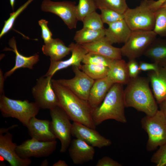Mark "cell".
Listing matches in <instances>:
<instances>
[{"instance_id":"1","label":"cell","mask_w":166,"mask_h":166,"mask_svg":"<svg viewBox=\"0 0 166 166\" xmlns=\"http://www.w3.org/2000/svg\"><path fill=\"white\" fill-rule=\"evenodd\" d=\"M53 88L57 96L58 106L73 122L96 129L92 117L93 110L88 101L79 98L68 89L52 80Z\"/></svg>"},{"instance_id":"2","label":"cell","mask_w":166,"mask_h":166,"mask_svg":"<svg viewBox=\"0 0 166 166\" xmlns=\"http://www.w3.org/2000/svg\"><path fill=\"white\" fill-rule=\"evenodd\" d=\"M148 77L138 76L131 79L124 90L125 107H132L151 116L158 110L157 103L149 87Z\"/></svg>"},{"instance_id":"3","label":"cell","mask_w":166,"mask_h":166,"mask_svg":"<svg viewBox=\"0 0 166 166\" xmlns=\"http://www.w3.org/2000/svg\"><path fill=\"white\" fill-rule=\"evenodd\" d=\"M124 90L123 85L114 84L101 104L93 109L92 117L96 126L109 119L123 123H127Z\"/></svg>"},{"instance_id":"4","label":"cell","mask_w":166,"mask_h":166,"mask_svg":"<svg viewBox=\"0 0 166 166\" xmlns=\"http://www.w3.org/2000/svg\"><path fill=\"white\" fill-rule=\"evenodd\" d=\"M40 109L35 102L10 99L4 94L0 95V110L2 116L17 119L26 127Z\"/></svg>"},{"instance_id":"5","label":"cell","mask_w":166,"mask_h":166,"mask_svg":"<svg viewBox=\"0 0 166 166\" xmlns=\"http://www.w3.org/2000/svg\"><path fill=\"white\" fill-rule=\"evenodd\" d=\"M154 0H143L138 6L128 8L124 13V20L132 30H153L155 10L152 7Z\"/></svg>"},{"instance_id":"6","label":"cell","mask_w":166,"mask_h":166,"mask_svg":"<svg viewBox=\"0 0 166 166\" xmlns=\"http://www.w3.org/2000/svg\"><path fill=\"white\" fill-rule=\"evenodd\" d=\"M141 123L142 128L148 135V151H153L166 143V118L160 110L152 116L144 117Z\"/></svg>"},{"instance_id":"7","label":"cell","mask_w":166,"mask_h":166,"mask_svg":"<svg viewBox=\"0 0 166 166\" xmlns=\"http://www.w3.org/2000/svg\"><path fill=\"white\" fill-rule=\"evenodd\" d=\"M157 35L153 30H132L128 40L120 48L122 55L129 60L144 55Z\"/></svg>"},{"instance_id":"8","label":"cell","mask_w":166,"mask_h":166,"mask_svg":"<svg viewBox=\"0 0 166 166\" xmlns=\"http://www.w3.org/2000/svg\"><path fill=\"white\" fill-rule=\"evenodd\" d=\"M49 110L51 131L61 142L60 152L64 153L69 148L71 141L72 124L67 114L59 106H57Z\"/></svg>"},{"instance_id":"9","label":"cell","mask_w":166,"mask_h":166,"mask_svg":"<svg viewBox=\"0 0 166 166\" xmlns=\"http://www.w3.org/2000/svg\"><path fill=\"white\" fill-rule=\"evenodd\" d=\"M52 77L44 75L37 80L32 89L35 102L40 109L49 110L58 106V99L53 88Z\"/></svg>"},{"instance_id":"10","label":"cell","mask_w":166,"mask_h":166,"mask_svg":"<svg viewBox=\"0 0 166 166\" xmlns=\"http://www.w3.org/2000/svg\"><path fill=\"white\" fill-rule=\"evenodd\" d=\"M76 8V2L70 1L53 2L50 0H43L41 5L42 11L57 15L70 30L76 28L78 21Z\"/></svg>"},{"instance_id":"11","label":"cell","mask_w":166,"mask_h":166,"mask_svg":"<svg viewBox=\"0 0 166 166\" xmlns=\"http://www.w3.org/2000/svg\"><path fill=\"white\" fill-rule=\"evenodd\" d=\"M57 141H43L34 138L26 140L18 145L16 152L18 155L23 159L31 157H46L52 154L55 150Z\"/></svg>"},{"instance_id":"12","label":"cell","mask_w":166,"mask_h":166,"mask_svg":"<svg viewBox=\"0 0 166 166\" xmlns=\"http://www.w3.org/2000/svg\"><path fill=\"white\" fill-rule=\"evenodd\" d=\"M75 76L70 79L56 80L60 84L65 87L79 98L88 101L91 89L95 81L76 66H72Z\"/></svg>"},{"instance_id":"13","label":"cell","mask_w":166,"mask_h":166,"mask_svg":"<svg viewBox=\"0 0 166 166\" xmlns=\"http://www.w3.org/2000/svg\"><path fill=\"white\" fill-rule=\"evenodd\" d=\"M72 135L81 139L94 147L101 148L110 145L112 142L101 135L95 129L78 123L73 122Z\"/></svg>"},{"instance_id":"14","label":"cell","mask_w":166,"mask_h":166,"mask_svg":"<svg viewBox=\"0 0 166 166\" xmlns=\"http://www.w3.org/2000/svg\"><path fill=\"white\" fill-rule=\"evenodd\" d=\"M17 145L12 141V134L8 131L4 135L0 133V155L11 166H28L31 164L30 158L20 157L16 152Z\"/></svg>"},{"instance_id":"15","label":"cell","mask_w":166,"mask_h":166,"mask_svg":"<svg viewBox=\"0 0 166 166\" xmlns=\"http://www.w3.org/2000/svg\"><path fill=\"white\" fill-rule=\"evenodd\" d=\"M71 48L72 54L70 57L64 61H50L49 69L44 75L52 77L58 71L69 66H76L80 68L81 62L84 56L88 53L87 50L81 45L72 42L69 45Z\"/></svg>"},{"instance_id":"16","label":"cell","mask_w":166,"mask_h":166,"mask_svg":"<svg viewBox=\"0 0 166 166\" xmlns=\"http://www.w3.org/2000/svg\"><path fill=\"white\" fill-rule=\"evenodd\" d=\"M68 151L73 163L76 164H82L93 160L95 153L94 147L77 138L71 140Z\"/></svg>"},{"instance_id":"17","label":"cell","mask_w":166,"mask_h":166,"mask_svg":"<svg viewBox=\"0 0 166 166\" xmlns=\"http://www.w3.org/2000/svg\"><path fill=\"white\" fill-rule=\"evenodd\" d=\"M50 121L48 120H40L36 117L30 120L27 127L31 138L43 141H50L57 139L52 132Z\"/></svg>"},{"instance_id":"18","label":"cell","mask_w":166,"mask_h":166,"mask_svg":"<svg viewBox=\"0 0 166 166\" xmlns=\"http://www.w3.org/2000/svg\"><path fill=\"white\" fill-rule=\"evenodd\" d=\"M105 29V39L110 44L125 43L132 32L124 19L108 25Z\"/></svg>"},{"instance_id":"19","label":"cell","mask_w":166,"mask_h":166,"mask_svg":"<svg viewBox=\"0 0 166 166\" xmlns=\"http://www.w3.org/2000/svg\"><path fill=\"white\" fill-rule=\"evenodd\" d=\"M8 44L11 49L6 48L4 50L11 51L15 53V64L13 68L5 73L4 76L5 79L10 76L18 69L27 68L33 69L34 65L39 60V56L37 53L30 57L25 56L21 54L17 49L16 41L14 37L9 40Z\"/></svg>"},{"instance_id":"20","label":"cell","mask_w":166,"mask_h":166,"mask_svg":"<svg viewBox=\"0 0 166 166\" xmlns=\"http://www.w3.org/2000/svg\"><path fill=\"white\" fill-rule=\"evenodd\" d=\"M81 45L88 53L98 54L114 59H121V48L113 46L106 41L105 37L98 41Z\"/></svg>"},{"instance_id":"21","label":"cell","mask_w":166,"mask_h":166,"mask_svg":"<svg viewBox=\"0 0 166 166\" xmlns=\"http://www.w3.org/2000/svg\"><path fill=\"white\" fill-rule=\"evenodd\" d=\"M148 76L154 97L159 104L166 99V66L160 67L156 72L149 71Z\"/></svg>"},{"instance_id":"22","label":"cell","mask_w":166,"mask_h":166,"mask_svg":"<svg viewBox=\"0 0 166 166\" xmlns=\"http://www.w3.org/2000/svg\"><path fill=\"white\" fill-rule=\"evenodd\" d=\"M114 84L107 77L95 80L90 90L88 100L93 109L101 104Z\"/></svg>"},{"instance_id":"23","label":"cell","mask_w":166,"mask_h":166,"mask_svg":"<svg viewBox=\"0 0 166 166\" xmlns=\"http://www.w3.org/2000/svg\"><path fill=\"white\" fill-rule=\"evenodd\" d=\"M42 49L44 54L50 57L51 61H58L68 55L71 49L69 46H66L61 40L53 38L43 45Z\"/></svg>"},{"instance_id":"24","label":"cell","mask_w":166,"mask_h":166,"mask_svg":"<svg viewBox=\"0 0 166 166\" xmlns=\"http://www.w3.org/2000/svg\"><path fill=\"white\" fill-rule=\"evenodd\" d=\"M144 55L160 67L166 66V38H156Z\"/></svg>"},{"instance_id":"25","label":"cell","mask_w":166,"mask_h":166,"mask_svg":"<svg viewBox=\"0 0 166 166\" xmlns=\"http://www.w3.org/2000/svg\"><path fill=\"white\" fill-rule=\"evenodd\" d=\"M107 77L114 84H127L131 79L127 63L122 59H114L109 67Z\"/></svg>"},{"instance_id":"26","label":"cell","mask_w":166,"mask_h":166,"mask_svg":"<svg viewBox=\"0 0 166 166\" xmlns=\"http://www.w3.org/2000/svg\"><path fill=\"white\" fill-rule=\"evenodd\" d=\"M105 29L94 30L83 27L76 32L73 40L80 45L98 41L105 37Z\"/></svg>"},{"instance_id":"27","label":"cell","mask_w":166,"mask_h":166,"mask_svg":"<svg viewBox=\"0 0 166 166\" xmlns=\"http://www.w3.org/2000/svg\"><path fill=\"white\" fill-rule=\"evenodd\" d=\"M80 69L90 77L95 80L107 77L109 67L92 64H84Z\"/></svg>"},{"instance_id":"28","label":"cell","mask_w":166,"mask_h":166,"mask_svg":"<svg viewBox=\"0 0 166 166\" xmlns=\"http://www.w3.org/2000/svg\"><path fill=\"white\" fill-rule=\"evenodd\" d=\"M97 9L108 8L124 14L129 8L126 0H95Z\"/></svg>"},{"instance_id":"29","label":"cell","mask_w":166,"mask_h":166,"mask_svg":"<svg viewBox=\"0 0 166 166\" xmlns=\"http://www.w3.org/2000/svg\"><path fill=\"white\" fill-rule=\"evenodd\" d=\"M97 9L95 0H79L76 11L78 21H82L87 15Z\"/></svg>"},{"instance_id":"30","label":"cell","mask_w":166,"mask_h":166,"mask_svg":"<svg viewBox=\"0 0 166 166\" xmlns=\"http://www.w3.org/2000/svg\"><path fill=\"white\" fill-rule=\"evenodd\" d=\"M153 30L157 35L166 38V8L160 7L156 10L155 24Z\"/></svg>"},{"instance_id":"31","label":"cell","mask_w":166,"mask_h":166,"mask_svg":"<svg viewBox=\"0 0 166 166\" xmlns=\"http://www.w3.org/2000/svg\"><path fill=\"white\" fill-rule=\"evenodd\" d=\"M82 22L83 28L94 30H99L105 29L101 15L96 11L86 16Z\"/></svg>"},{"instance_id":"32","label":"cell","mask_w":166,"mask_h":166,"mask_svg":"<svg viewBox=\"0 0 166 166\" xmlns=\"http://www.w3.org/2000/svg\"><path fill=\"white\" fill-rule=\"evenodd\" d=\"M114 59L97 54L87 53L84 57L82 62L84 64H92L109 67Z\"/></svg>"},{"instance_id":"33","label":"cell","mask_w":166,"mask_h":166,"mask_svg":"<svg viewBox=\"0 0 166 166\" xmlns=\"http://www.w3.org/2000/svg\"><path fill=\"white\" fill-rule=\"evenodd\" d=\"M33 0H28L16 11L10 14L9 18L5 21L4 25L0 34V38L12 29L17 18Z\"/></svg>"},{"instance_id":"34","label":"cell","mask_w":166,"mask_h":166,"mask_svg":"<svg viewBox=\"0 0 166 166\" xmlns=\"http://www.w3.org/2000/svg\"><path fill=\"white\" fill-rule=\"evenodd\" d=\"M102 21L104 23L108 25L114 22L124 19L123 14L108 8H103L100 10Z\"/></svg>"},{"instance_id":"35","label":"cell","mask_w":166,"mask_h":166,"mask_svg":"<svg viewBox=\"0 0 166 166\" xmlns=\"http://www.w3.org/2000/svg\"><path fill=\"white\" fill-rule=\"evenodd\" d=\"M151 161L157 166H166V143L160 146L152 156Z\"/></svg>"},{"instance_id":"36","label":"cell","mask_w":166,"mask_h":166,"mask_svg":"<svg viewBox=\"0 0 166 166\" xmlns=\"http://www.w3.org/2000/svg\"><path fill=\"white\" fill-rule=\"evenodd\" d=\"M38 23L41 28L42 37L45 44L49 42L53 39V34L48 26V22L45 20L42 19L38 21Z\"/></svg>"},{"instance_id":"37","label":"cell","mask_w":166,"mask_h":166,"mask_svg":"<svg viewBox=\"0 0 166 166\" xmlns=\"http://www.w3.org/2000/svg\"><path fill=\"white\" fill-rule=\"evenodd\" d=\"M127 65L130 78H135L138 77L140 71L139 68V63L136 59L129 60L127 63Z\"/></svg>"},{"instance_id":"38","label":"cell","mask_w":166,"mask_h":166,"mask_svg":"<svg viewBox=\"0 0 166 166\" xmlns=\"http://www.w3.org/2000/svg\"><path fill=\"white\" fill-rule=\"evenodd\" d=\"M96 166H121L122 164L109 157L105 156L98 160Z\"/></svg>"},{"instance_id":"39","label":"cell","mask_w":166,"mask_h":166,"mask_svg":"<svg viewBox=\"0 0 166 166\" xmlns=\"http://www.w3.org/2000/svg\"><path fill=\"white\" fill-rule=\"evenodd\" d=\"M139 64V68L140 71H154L156 72L161 67L153 62L150 63L141 61L140 62Z\"/></svg>"},{"instance_id":"40","label":"cell","mask_w":166,"mask_h":166,"mask_svg":"<svg viewBox=\"0 0 166 166\" xmlns=\"http://www.w3.org/2000/svg\"><path fill=\"white\" fill-rule=\"evenodd\" d=\"M5 78L4 75L1 69H0V95L4 94V81Z\"/></svg>"},{"instance_id":"41","label":"cell","mask_w":166,"mask_h":166,"mask_svg":"<svg viewBox=\"0 0 166 166\" xmlns=\"http://www.w3.org/2000/svg\"><path fill=\"white\" fill-rule=\"evenodd\" d=\"M166 1V0H154L152 3V7L156 10L160 8L162 5Z\"/></svg>"},{"instance_id":"42","label":"cell","mask_w":166,"mask_h":166,"mask_svg":"<svg viewBox=\"0 0 166 166\" xmlns=\"http://www.w3.org/2000/svg\"><path fill=\"white\" fill-rule=\"evenodd\" d=\"M159 104L160 110L163 113L166 118V99L160 103Z\"/></svg>"},{"instance_id":"43","label":"cell","mask_w":166,"mask_h":166,"mask_svg":"<svg viewBox=\"0 0 166 166\" xmlns=\"http://www.w3.org/2000/svg\"><path fill=\"white\" fill-rule=\"evenodd\" d=\"M53 166H67L68 164L64 160H59L53 165Z\"/></svg>"},{"instance_id":"44","label":"cell","mask_w":166,"mask_h":166,"mask_svg":"<svg viewBox=\"0 0 166 166\" xmlns=\"http://www.w3.org/2000/svg\"><path fill=\"white\" fill-rule=\"evenodd\" d=\"M18 126V125L15 124L7 128H1L0 129V133L2 134L5 133L8 131V130H10L14 127Z\"/></svg>"},{"instance_id":"45","label":"cell","mask_w":166,"mask_h":166,"mask_svg":"<svg viewBox=\"0 0 166 166\" xmlns=\"http://www.w3.org/2000/svg\"><path fill=\"white\" fill-rule=\"evenodd\" d=\"M41 166H45L48 165V162L46 159L44 160L42 163Z\"/></svg>"},{"instance_id":"46","label":"cell","mask_w":166,"mask_h":166,"mask_svg":"<svg viewBox=\"0 0 166 166\" xmlns=\"http://www.w3.org/2000/svg\"><path fill=\"white\" fill-rule=\"evenodd\" d=\"M10 5L13 9L14 8V3L15 2V0H10Z\"/></svg>"},{"instance_id":"47","label":"cell","mask_w":166,"mask_h":166,"mask_svg":"<svg viewBox=\"0 0 166 166\" xmlns=\"http://www.w3.org/2000/svg\"><path fill=\"white\" fill-rule=\"evenodd\" d=\"M160 7L166 8V1Z\"/></svg>"}]
</instances>
